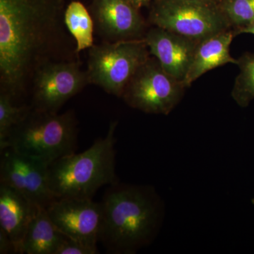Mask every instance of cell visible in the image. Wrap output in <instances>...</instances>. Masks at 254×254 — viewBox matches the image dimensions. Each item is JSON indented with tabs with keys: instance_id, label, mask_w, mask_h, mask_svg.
<instances>
[{
	"instance_id": "52a82bcc",
	"label": "cell",
	"mask_w": 254,
	"mask_h": 254,
	"mask_svg": "<svg viewBox=\"0 0 254 254\" xmlns=\"http://www.w3.org/2000/svg\"><path fill=\"white\" fill-rule=\"evenodd\" d=\"M185 88L183 82L169 74L153 57L138 68L122 98L143 113L167 115L180 103Z\"/></svg>"
},
{
	"instance_id": "7402d4cb",
	"label": "cell",
	"mask_w": 254,
	"mask_h": 254,
	"mask_svg": "<svg viewBox=\"0 0 254 254\" xmlns=\"http://www.w3.org/2000/svg\"><path fill=\"white\" fill-rule=\"evenodd\" d=\"M235 36L240 35L241 33H251V34L254 35V23H252L250 26H247V27L240 28V29L236 30L235 31Z\"/></svg>"
},
{
	"instance_id": "d6986e66",
	"label": "cell",
	"mask_w": 254,
	"mask_h": 254,
	"mask_svg": "<svg viewBox=\"0 0 254 254\" xmlns=\"http://www.w3.org/2000/svg\"><path fill=\"white\" fill-rule=\"evenodd\" d=\"M219 6L235 31L254 23V0H222Z\"/></svg>"
},
{
	"instance_id": "9a60e30c",
	"label": "cell",
	"mask_w": 254,
	"mask_h": 254,
	"mask_svg": "<svg viewBox=\"0 0 254 254\" xmlns=\"http://www.w3.org/2000/svg\"><path fill=\"white\" fill-rule=\"evenodd\" d=\"M66 238L52 221L47 209L38 206L21 244V254H57Z\"/></svg>"
},
{
	"instance_id": "30bf717a",
	"label": "cell",
	"mask_w": 254,
	"mask_h": 254,
	"mask_svg": "<svg viewBox=\"0 0 254 254\" xmlns=\"http://www.w3.org/2000/svg\"><path fill=\"white\" fill-rule=\"evenodd\" d=\"M47 209L57 228L68 239L97 247L101 228V203L93 199L58 198Z\"/></svg>"
},
{
	"instance_id": "7c38bea8",
	"label": "cell",
	"mask_w": 254,
	"mask_h": 254,
	"mask_svg": "<svg viewBox=\"0 0 254 254\" xmlns=\"http://www.w3.org/2000/svg\"><path fill=\"white\" fill-rule=\"evenodd\" d=\"M95 25L110 42L139 39L145 23L138 9L127 0H95Z\"/></svg>"
},
{
	"instance_id": "ac0fdd59",
	"label": "cell",
	"mask_w": 254,
	"mask_h": 254,
	"mask_svg": "<svg viewBox=\"0 0 254 254\" xmlns=\"http://www.w3.org/2000/svg\"><path fill=\"white\" fill-rule=\"evenodd\" d=\"M31 108V106H17L14 104V98L11 95L1 91V94H0V148L4 145L11 130L21 121Z\"/></svg>"
},
{
	"instance_id": "44dd1931",
	"label": "cell",
	"mask_w": 254,
	"mask_h": 254,
	"mask_svg": "<svg viewBox=\"0 0 254 254\" xmlns=\"http://www.w3.org/2000/svg\"><path fill=\"white\" fill-rule=\"evenodd\" d=\"M0 254H16L12 241L1 229H0Z\"/></svg>"
},
{
	"instance_id": "e0dca14e",
	"label": "cell",
	"mask_w": 254,
	"mask_h": 254,
	"mask_svg": "<svg viewBox=\"0 0 254 254\" xmlns=\"http://www.w3.org/2000/svg\"><path fill=\"white\" fill-rule=\"evenodd\" d=\"M237 60L240 73L235 79L232 96L237 104L245 108L254 99V53H247Z\"/></svg>"
},
{
	"instance_id": "8fae6325",
	"label": "cell",
	"mask_w": 254,
	"mask_h": 254,
	"mask_svg": "<svg viewBox=\"0 0 254 254\" xmlns=\"http://www.w3.org/2000/svg\"><path fill=\"white\" fill-rule=\"evenodd\" d=\"M143 39L150 55L169 74L184 83L200 42L158 26L150 28Z\"/></svg>"
},
{
	"instance_id": "3957f363",
	"label": "cell",
	"mask_w": 254,
	"mask_h": 254,
	"mask_svg": "<svg viewBox=\"0 0 254 254\" xmlns=\"http://www.w3.org/2000/svg\"><path fill=\"white\" fill-rule=\"evenodd\" d=\"M117 126L118 122H112L106 136L98 138L83 153H75L50 164L48 180L56 199H93L102 187L118 182L115 148Z\"/></svg>"
},
{
	"instance_id": "5bb4252c",
	"label": "cell",
	"mask_w": 254,
	"mask_h": 254,
	"mask_svg": "<svg viewBox=\"0 0 254 254\" xmlns=\"http://www.w3.org/2000/svg\"><path fill=\"white\" fill-rule=\"evenodd\" d=\"M234 30H227L200 41L184 83L190 87L193 82L210 70L227 64L237 65L238 60L230 55Z\"/></svg>"
},
{
	"instance_id": "277c9868",
	"label": "cell",
	"mask_w": 254,
	"mask_h": 254,
	"mask_svg": "<svg viewBox=\"0 0 254 254\" xmlns=\"http://www.w3.org/2000/svg\"><path fill=\"white\" fill-rule=\"evenodd\" d=\"M77 138V121L73 111L58 114L31 107L0 150L10 147L50 165L75 153Z\"/></svg>"
},
{
	"instance_id": "5b68a950",
	"label": "cell",
	"mask_w": 254,
	"mask_h": 254,
	"mask_svg": "<svg viewBox=\"0 0 254 254\" xmlns=\"http://www.w3.org/2000/svg\"><path fill=\"white\" fill-rule=\"evenodd\" d=\"M150 55L143 38L93 45L88 54V80L107 93L122 97L128 82Z\"/></svg>"
},
{
	"instance_id": "6da1fadb",
	"label": "cell",
	"mask_w": 254,
	"mask_h": 254,
	"mask_svg": "<svg viewBox=\"0 0 254 254\" xmlns=\"http://www.w3.org/2000/svg\"><path fill=\"white\" fill-rule=\"evenodd\" d=\"M51 18L41 0H0L1 91L14 99L48 45Z\"/></svg>"
},
{
	"instance_id": "d4e9b609",
	"label": "cell",
	"mask_w": 254,
	"mask_h": 254,
	"mask_svg": "<svg viewBox=\"0 0 254 254\" xmlns=\"http://www.w3.org/2000/svg\"><path fill=\"white\" fill-rule=\"evenodd\" d=\"M252 203H253V204L254 205V198H253V199L252 200Z\"/></svg>"
},
{
	"instance_id": "603a6c76",
	"label": "cell",
	"mask_w": 254,
	"mask_h": 254,
	"mask_svg": "<svg viewBox=\"0 0 254 254\" xmlns=\"http://www.w3.org/2000/svg\"><path fill=\"white\" fill-rule=\"evenodd\" d=\"M130 4L133 5L137 9H140L141 6L148 4L150 0H127Z\"/></svg>"
},
{
	"instance_id": "ffe728a7",
	"label": "cell",
	"mask_w": 254,
	"mask_h": 254,
	"mask_svg": "<svg viewBox=\"0 0 254 254\" xmlns=\"http://www.w3.org/2000/svg\"><path fill=\"white\" fill-rule=\"evenodd\" d=\"M97 247H91L67 238L62 245L57 254H96Z\"/></svg>"
},
{
	"instance_id": "ba28073f",
	"label": "cell",
	"mask_w": 254,
	"mask_h": 254,
	"mask_svg": "<svg viewBox=\"0 0 254 254\" xmlns=\"http://www.w3.org/2000/svg\"><path fill=\"white\" fill-rule=\"evenodd\" d=\"M90 83L86 71L75 63L40 65L33 82L32 108L58 113L67 100Z\"/></svg>"
},
{
	"instance_id": "cb8c5ba5",
	"label": "cell",
	"mask_w": 254,
	"mask_h": 254,
	"mask_svg": "<svg viewBox=\"0 0 254 254\" xmlns=\"http://www.w3.org/2000/svg\"><path fill=\"white\" fill-rule=\"evenodd\" d=\"M206 1H212V2L217 3V4H219L222 0H206Z\"/></svg>"
},
{
	"instance_id": "9c48e42d",
	"label": "cell",
	"mask_w": 254,
	"mask_h": 254,
	"mask_svg": "<svg viewBox=\"0 0 254 254\" xmlns=\"http://www.w3.org/2000/svg\"><path fill=\"white\" fill-rule=\"evenodd\" d=\"M0 151V184L14 189L35 205L48 208L56 200L49 186V165L10 147Z\"/></svg>"
},
{
	"instance_id": "8992f818",
	"label": "cell",
	"mask_w": 254,
	"mask_h": 254,
	"mask_svg": "<svg viewBox=\"0 0 254 254\" xmlns=\"http://www.w3.org/2000/svg\"><path fill=\"white\" fill-rule=\"evenodd\" d=\"M150 20L155 26L199 42L232 28L219 4L206 0H157Z\"/></svg>"
},
{
	"instance_id": "7a4b0ae2",
	"label": "cell",
	"mask_w": 254,
	"mask_h": 254,
	"mask_svg": "<svg viewBox=\"0 0 254 254\" xmlns=\"http://www.w3.org/2000/svg\"><path fill=\"white\" fill-rule=\"evenodd\" d=\"M99 242L107 252L134 254L148 245L158 230L160 207L150 187L111 185L100 202Z\"/></svg>"
},
{
	"instance_id": "2e32d148",
	"label": "cell",
	"mask_w": 254,
	"mask_h": 254,
	"mask_svg": "<svg viewBox=\"0 0 254 254\" xmlns=\"http://www.w3.org/2000/svg\"><path fill=\"white\" fill-rule=\"evenodd\" d=\"M64 23L76 43V53L93 46L94 22L93 18L79 1L68 4L64 14Z\"/></svg>"
},
{
	"instance_id": "4fadbf2b",
	"label": "cell",
	"mask_w": 254,
	"mask_h": 254,
	"mask_svg": "<svg viewBox=\"0 0 254 254\" xmlns=\"http://www.w3.org/2000/svg\"><path fill=\"white\" fill-rule=\"evenodd\" d=\"M38 205L7 185L0 184V229L11 239L16 254Z\"/></svg>"
}]
</instances>
